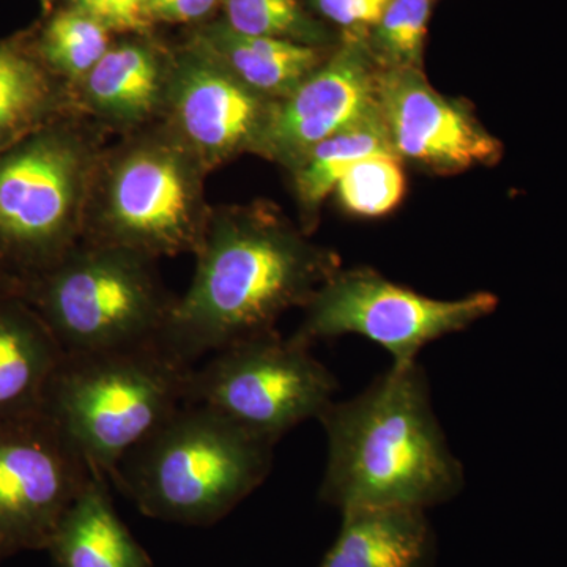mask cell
<instances>
[{"instance_id": "cell-1", "label": "cell", "mask_w": 567, "mask_h": 567, "mask_svg": "<svg viewBox=\"0 0 567 567\" xmlns=\"http://www.w3.org/2000/svg\"><path fill=\"white\" fill-rule=\"evenodd\" d=\"M188 290L177 297L162 344L183 363L275 333L341 268L275 205L212 207Z\"/></svg>"}, {"instance_id": "cell-2", "label": "cell", "mask_w": 567, "mask_h": 567, "mask_svg": "<svg viewBox=\"0 0 567 567\" xmlns=\"http://www.w3.org/2000/svg\"><path fill=\"white\" fill-rule=\"evenodd\" d=\"M327 466L319 496L341 513L361 507L427 511L461 494L464 465L432 405L420 363L394 365L319 416Z\"/></svg>"}, {"instance_id": "cell-3", "label": "cell", "mask_w": 567, "mask_h": 567, "mask_svg": "<svg viewBox=\"0 0 567 567\" xmlns=\"http://www.w3.org/2000/svg\"><path fill=\"white\" fill-rule=\"evenodd\" d=\"M274 451L215 410L183 404L118 462L110 480L144 516L205 527L262 486Z\"/></svg>"}, {"instance_id": "cell-4", "label": "cell", "mask_w": 567, "mask_h": 567, "mask_svg": "<svg viewBox=\"0 0 567 567\" xmlns=\"http://www.w3.org/2000/svg\"><path fill=\"white\" fill-rule=\"evenodd\" d=\"M208 174L163 122L122 134L96 164L82 240L156 260L194 256L210 218Z\"/></svg>"}, {"instance_id": "cell-5", "label": "cell", "mask_w": 567, "mask_h": 567, "mask_svg": "<svg viewBox=\"0 0 567 567\" xmlns=\"http://www.w3.org/2000/svg\"><path fill=\"white\" fill-rule=\"evenodd\" d=\"M106 134L70 115L0 153V270L21 271L20 286L82 240Z\"/></svg>"}, {"instance_id": "cell-6", "label": "cell", "mask_w": 567, "mask_h": 567, "mask_svg": "<svg viewBox=\"0 0 567 567\" xmlns=\"http://www.w3.org/2000/svg\"><path fill=\"white\" fill-rule=\"evenodd\" d=\"M193 368L163 344L65 353L43 406L93 472L110 480L130 451L186 404Z\"/></svg>"}, {"instance_id": "cell-7", "label": "cell", "mask_w": 567, "mask_h": 567, "mask_svg": "<svg viewBox=\"0 0 567 567\" xmlns=\"http://www.w3.org/2000/svg\"><path fill=\"white\" fill-rule=\"evenodd\" d=\"M158 260L81 240L58 264L20 286L65 353L162 344L177 297Z\"/></svg>"}, {"instance_id": "cell-8", "label": "cell", "mask_w": 567, "mask_h": 567, "mask_svg": "<svg viewBox=\"0 0 567 567\" xmlns=\"http://www.w3.org/2000/svg\"><path fill=\"white\" fill-rule=\"evenodd\" d=\"M338 388V379L312 349L275 331L194 365L186 404L215 410L276 446L297 425L319 420Z\"/></svg>"}, {"instance_id": "cell-9", "label": "cell", "mask_w": 567, "mask_h": 567, "mask_svg": "<svg viewBox=\"0 0 567 567\" xmlns=\"http://www.w3.org/2000/svg\"><path fill=\"white\" fill-rule=\"evenodd\" d=\"M498 298L475 292L436 300L368 267L338 271L306 303L303 322L290 336L312 349L317 342L363 336L382 347L394 365L416 363L425 346L458 333L494 315Z\"/></svg>"}, {"instance_id": "cell-10", "label": "cell", "mask_w": 567, "mask_h": 567, "mask_svg": "<svg viewBox=\"0 0 567 567\" xmlns=\"http://www.w3.org/2000/svg\"><path fill=\"white\" fill-rule=\"evenodd\" d=\"M95 473L44 406L33 421L0 425V555L48 547Z\"/></svg>"}, {"instance_id": "cell-11", "label": "cell", "mask_w": 567, "mask_h": 567, "mask_svg": "<svg viewBox=\"0 0 567 567\" xmlns=\"http://www.w3.org/2000/svg\"><path fill=\"white\" fill-rule=\"evenodd\" d=\"M377 103L391 147L402 162L425 173L456 175L495 166L505 147L464 100L436 91L423 70H380Z\"/></svg>"}, {"instance_id": "cell-12", "label": "cell", "mask_w": 567, "mask_h": 567, "mask_svg": "<svg viewBox=\"0 0 567 567\" xmlns=\"http://www.w3.org/2000/svg\"><path fill=\"white\" fill-rule=\"evenodd\" d=\"M271 104L186 43L174 51L159 122L212 173L244 153H256Z\"/></svg>"}, {"instance_id": "cell-13", "label": "cell", "mask_w": 567, "mask_h": 567, "mask_svg": "<svg viewBox=\"0 0 567 567\" xmlns=\"http://www.w3.org/2000/svg\"><path fill=\"white\" fill-rule=\"evenodd\" d=\"M377 78L368 35L344 33L319 69L271 104L254 155L289 169L309 148L374 110Z\"/></svg>"}, {"instance_id": "cell-14", "label": "cell", "mask_w": 567, "mask_h": 567, "mask_svg": "<svg viewBox=\"0 0 567 567\" xmlns=\"http://www.w3.org/2000/svg\"><path fill=\"white\" fill-rule=\"evenodd\" d=\"M148 33L111 43L91 73L74 89L78 114L106 133L126 134L162 121L174 51Z\"/></svg>"}, {"instance_id": "cell-15", "label": "cell", "mask_w": 567, "mask_h": 567, "mask_svg": "<svg viewBox=\"0 0 567 567\" xmlns=\"http://www.w3.org/2000/svg\"><path fill=\"white\" fill-rule=\"evenodd\" d=\"M188 43L203 51L241 84L271 102L286 99L319 69L331 48L251 37L235 32L224 21L200 25Z\"/></svg>"}, {"instance_id": "cell-16", "label": "cell", "mask_w": 567, "mask_h": 567, "mask_svg": "<svg viewBox=\"0 0 567 567\" xmlns=\"http://www.w3.org/2000/svg\"><path fill=\"white\" fill-rule=\"evenodd\" d=\"M333 546L319 567H431L435 535L425 511L361 507L344 511Z\"/></svg>"}, {"instance_id": "cell-17", "label": "cell", "mask_w": 567, "mask_h": 567, "mask_svg": "<svg viewBox=\"0 0 567 567\" xmlns=\"http://www.w3.org/2000/svg\"><path fill=\"white\" fill-rule=\"evenodd\" d=\"M63 354L20 290L0 295V413L44 405Z\"/></svg>"}, {"instance_id": "cell-18", "label": "cell", "mask_w": 567, "mask_h": 567, "mask_svg": "<svg viewBox=\"0 0 567 567\" xmlns=\"http://www.w3.org/2000/svg\"><path fill=\"white\" fill-rule=\"evenodd\" d=\"M48 548L58 567H153L112 505L107 477L100 473L63 514Z\"/></svg>"}, {"instance_id": "cell-19", "label": "cell", "mask_w": 567, "mask_h": 567, "mask_svg": "<svg viewBox=\"0 0 567 567\" xmlns=\"http://www.w3.org/2000/svg\"><path fill=\"white\" fill-rule=\"evenodd\" d=\"M78 114L74 93L39 58L32 39L0 41V153Z\"/></svg>"}, {"instance_id": "cell-20", "label": "cell", "mask_w": 567, "mask_h": 567, "mask_svg": "<svg viewBox=\"0 0 567 567\" xmlns=\"http://www.w3.org/2000/svg\"><path fill=\"white\" fill-rule=\"evenodd\" d=\"M379 152H393L379 103L360 121L309 148L286 171L306 234L315 233L320 210L350 167Z\"/></svg>"}, {"instance_id": "cell-21", "label": "cell", "mask_w": 567, "mask_h": 567, "mask_svg": "<svg viewBox=\"0 0 567 567\" xmlns=\"http://www.w3.org/2000/svg\"><path fill=\"white\" fill-rule=\"evenodd\" d=\"M111 35L92 18L63 7L31 39L41 62L74 92L110 50Z\"/></svg>"}, {"instance_id": "cell-22", "label": "cell", "mask_w": 567, "mask_h": 567, "mask_svg": "<svg viewBox=\"0 0 567 567\" xmlns=\"http://www.w3.org/2000/svg\"><path fill=\"white\" fill-rule=\"evenodd\" d=\"M224 22L235 32L331 48L333 37L301 0H223Z\"/></svg>"}, {"instance_id": "cell-23", "label": "cell", "mask_w": 567, "mask_h": 567, "mask_svg": "<svg viewBox=\"0 0 567 567\" xmlns=\"http://www.w3.org/2000/svg\"><path fill=\"white\" fill-rule=\"evenodd\" d=\"M404 162L393 152H379L360 159L336 185V203L358 218H382L404 199Z\"/></svg>"}, {"instance_id": "cell-24", "label": "cell", "mask_w": 567, "mask_h": 567, "mask_svg": "<svg viewBox=\"0 0 567 567\" xmlns=\"http://www.w3.org/2000/svg\"><path fill=\"white\" fill-rule=\"evenodd\" d=\"M434 0H390L368 33L380 70H423L425 39Z\"/></svg>"}, {"instance_id": "cell-25", "label": "cell", "mask_w": 567, "mask_h": 567, "mask_svg": "<svg viewBox=\"0 0 567 567\" xmlns=\"http://www.w3.org/2000/svg\"><path fill=\"white\" fill-rule=\"evenodd\" d=\"M65 7L92 18L111 33H151L147 0H69Z\"/></svg>"}, {"instance_id": "cell-26", "label": "cell", "mask_w": 567, "mask_h": 567, "mask_svg": "<svg viewBox=\"0 0 567 567\" xmlns=\"http://www.w3.org/2000/svg\"><path fill=\"white\" fill-rule=\"evenodd\" d=\"M317 13L344 33H363L379 22L390 0H309Z\"/></svg>"}, {"instance_id": "cell-27", "label": "cell", "mask_w": 567, "mask_h": 567, "mask_svg": "<svg viewBox=\"0 0 567 567\" xmlns=\"http://www.w3.org/2000/svg\"><path fill=\"white\" fill-rule=\"evenodd\" d=\"M223 0H147L148 24H192L210 17Z\"/></svg>"}, {"instance_id": "cell-28", "label": "cell", "mask_w": 567, "mask_h": 567, "mask_svg": "<svg viewBox=\"0 0 567 567\" xmlns=\"http://www.w3.org/2000/svg\"><path fill=\"white\" fill-rule=\"evenodd\" d=\"M13 290H20V286L0 270V295L13 292Z\"/></svg>"}, {"instance_id": "cell-29", "label": "cell", "mask_w": 567, "mask_h": 567, "mask_svg": "<svg viewBox=\"0 0 567 567\" xmlns=\"http://www.w3.org/2000/svg\"><path fill=\"white\" fill-rule=\"evenodd\" d=\"M55 0H40L41 7H43L44 13H50L52 7H54Z\"/></svg>"}]
</instances>
